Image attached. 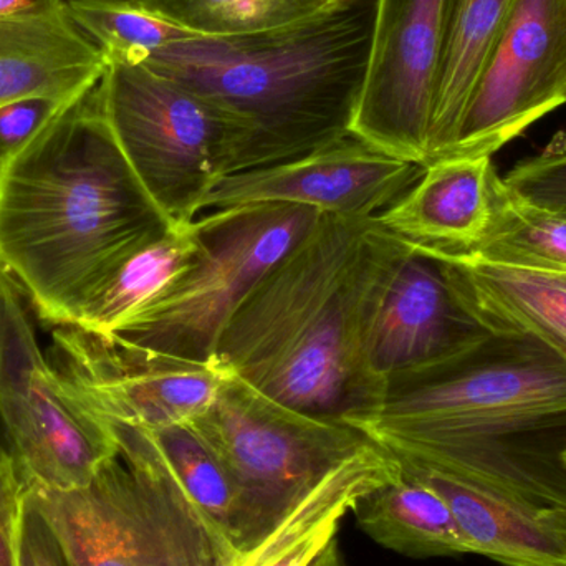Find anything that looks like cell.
<instances>
[{
  "label": "cell",
  "mask_w": 566,
  "mask_h": 566,
  "mask_svg": "<svg viewBox=\"0 0 566 566\" xmlns=\"http://www.w3.org/2000/svg\"><path fill=\"white\" fill-rule=\"evenodd\" d=\"M52 361L103 421L143 429L189 424L212 405L226 376L214 363L145 352L73 326L53 329Z\"/></svg>",
  "instance_id": "obj_12"
},
{
  "label": "cell",
  "mask_w": 566,
  "mask_h": 566,
  "mask_svg": "<svg viewBox=\"0 0 566 566\" xmlns=\"http://www.w3.org/2000/svg\"><path fill=\"white\" fill-rule=\"evenodd\" d=\"M35 3V0H0V19L15 15V13L23 12L30 9Z\"/></svg>",
  "instance_id": "obj_32"
},
{
  "label": "cell",
  "mask_w": 566,
  "mask_h": 566,
  "mask_svg": "<svg viewBox=\"0 0 566 566\" xmlns=\"http://www.w3.org/2000/svg\"><path fill=\"white\" fill-rule=\"evenodd\" d=\"M106 66L65 0H35L30 9L0 19V106L27 96L70 103L98 85Z\"/></svg>",
  "instance_id": "obj_17"
},
{
  "label": "cell",
  "mask_w": 566,
  "mask_h": 566,
  "mask_svg": "<svg viewBox=\"0 0 566 566\" xmlns=\"http://www.w3.org/2000/svg\"><path fill=\"white\" fill-rule=\"evenodd\" d=\"M65 105L46 96H27L0 106V166L17 155Z\"/></svg>",
  "instance_id": "obj_27"
},
{
  "label": "cell",
  "mask_w": 566,
  "mask_h": 566,
  "mask_svg": "<svg viewBox=\"0 0 566 566\" xmlns=\"http://www.w3.org/2000/svg\"><path fill=\"white\" fill-rule=\"evenodd\" d=\"M201 39L268 32L326 9L333 0H129Z\"/></svg>",
  "instance_id": "obj_22"
},
{
  "label": "cell",
  "mask_w": 566,
  "mask_h": 566,
  "mask_svg": "<svg viewBox=\"0 0 566 566\" xmlns=\"http://www.w3.org/2000/svg\"><path fill=\"white\" fill-rule=\"evenodd\" d=\"M188 426L234 482L241 557L261 547L329 472L369 442L346 422L283 405L232 373Z\"/></svg>",
  "instance_id": "obj_6"
},
{
  "label": "cell",
  "mask_w": 566,
  "mask_h": 566,
  "mask_svg": "<svg viewBox=\"0 0 566 566\" xmlns=\"http://www.w3.org/2000/svg\"><path fill=\"white\" fill-rule=\"evenodd\" d=\"M345 422L392 455L538 441L566 429V363L535 339L489 333L441 371Z\"/></svg>",
  "instance_id": "obj_4"
},
{
  "label": "cell",
  "mask_w": 566,
  "mask_h": 566,
  "mask_svg": "<svg viewBox=\"0 0 566 566\" xmlns=\"http://www.w3.org/2000/svg\"><path fill=\"white\" fill-rule=\"evenodd\" d=\"M405 251L375 219L319 212L239 303L211 363L319 418L373 408L366 343Z\"/></svg>",
  "instance_id": "obj_2"
},
{
  "label": "cell",
  "mask_w": 566,
  "mask_h": 566,
  "mask_svg": "<svg viewBox=\"0 0 566 566\" xmlns=\"http://www.w3.org/2000/svg\"><path fill=\"white\" fill-rule=\"evenodd\" d=\"M25 489L15 461L0 446V566H17Z\"/></svg>",
  "instance_id": "obj_28"
},
{
  "label": "cell",
  "mask_w": 566,
  "mask_h": 566,
  "mask_svg": "<svg viewBox=\"0 0 566 566\" xmlns=\"http://www.w3.org/2000/svg\"><path fill=\"white\" fill-rule=\"evenodd\" d=\"M202 251L195 222L165 229L116 269L73 328L103 338L115 335L181 281L198 264Z\"/></svg>",
  "instance_id": "obj_19"
},
{
  "label": "cell",
  "mask_w": 566,
  "mask_h": 566,
  "mask_svg": "<svg viewBox=\"0 0 566 566\" xmlns=\"http://www.w3.org/2000/svg\"><path fill=\"white\" fill-rule=\"evenodd\" d=\"M352 512L366 535L398 554L416 558L469 554L444 499L402 472L398 481L359 497Z\"/></svg>",
  "instance_id": "obj_21"
},
{
  "label": "cell",
  "mask_w": 566,
  "mask_h": 566,
  "mask_svg": "<svg viewBox=\"0 0 566 566\" xmlns=\"http://www.w3.org/2000/svg\"><path fill=\"white\" fill-rule=\"evenodd\" d=\"M0 421L25 492L86 488L119 454L108 422L46 361L30 322L0 368Z\"/></svg>",
  "instance_id": "obj_9"
},
{
  "label": "cell",
  "mask_w": 566,
  "mask_h": 566,
  "mask_svg": "<svg viewBox=\"0 0 566 566\" xmlns=\"http://www.w3.org/2000/svg\"><path fill=\"white\" fill-rule=\"evenodd\" d=\"M415 251L438 262L459 305L485 332L535 339L566 363V274L475 254Z\"/></svg>",
  "instance_id": "obj_16"
},
{
  "label": "cell",
  "mask_w": 566,
  "mask_h": 566,
  "mask_svg": "<svg viewBox=\"0 0 566 566\" xmlns=\"http://www.w3.org/2000/svg\"><path fill=\"white\" fill-rule=\"evenodd\" d=\"M424 166L402 161L349 135L279 165L222 179L201 214L244 206H300L322 214L375 219L395 205Z\"/></svg>",
  "instance_id": "obj_14"
},
{
  "label": "cell",
  "mask_w": 566,
  "mask_h": 566,
  "mask_svg": "<svg viewBox=\"0 0 566 566\" xmlns=\"http://www.w3.org/2000/svg\"><path fill=\"white\" fill-rule=\"evenodd\" d=\"M565 105L566 0H514L444 158H494Z\"/></svg>",
  "instance_id": "obj_10"
},
{
  "label": "cell",
  "mask_w": 566,
  "mask_h": 566,
  "mask_svg": "<svg viewBox=\"0 0 566 566\" xmlns=\"http://www.w3.org/2000/svg\"><path fill=\"white\" fill-rule=\"evenodd\" d=\"M310 566H342L339 565L338 542H336V537L326 545L325 551Z\"/></svg>",
  "instance_id": "obj_31"
},
{
  "label": "cell",
  "mask_w": 566,
  "mask_h": 566,
  "mask_svg": "<svg viewBox=\"0 0 566 566\" xmlns=\"http://www.w3.org/2000/svg\"><path fill=\"white\" fill-rule=\"evenodd\" d=\"M378 0H333L298 22L156 50L139 65L181 82L251 128L241 171L352 135L368 75Z\"/></svg>",
  "instance_id": "obj_3"
},
{
  "label": "cell",
  "mask_w": 566,
  "mask_h": 566,
  "mask_svg": "<svg viewBox=\"0 0 566 566\" xmlns=\"http://www.w3.org/2000/svg\"><path fill=\"white\" fill-rule=\"evenodd\" d=\"M454 0H378L368 75L352 135L426 165L439 63Z\"/></svg>",
  "instance_id": "obj_11"
},
{
  "label": "cell",
  "mask_w": 566,
  "mask_h": 566,
  "mask_svg": "<svg viewBox=\"0 0 566 566\" xmlns=\"http://www.w3.org/2000/svg\"><path fill=\"white\" fill-rule=\"evenodd\" d=\"M19 293V289L13 285V282L0 272V365H2L3 356H6L17 326L25 316Z\"/></svg>",
  "instance_id": "obj_30"
},
{
  "label": "cell",
  "mask_w": 566,
  "mask_h": 566,
  "mask_svg": "<svg viewBox=\"0 0 566 566\" xmlns=\"http://www.w3.org/2000/svg\"><path fill=\"white\" fill-rule=\"evenodd\" d=\"M108 424L119 454L86 488L25 492L69 565H238V548L185 491L148 431Z\"/></svg>",
  "instance_id": "obj_5"
},
{
  "label": "cell",
  "mask_w": 566,
  "mask_h": 566,
  "mask_svg": "<svg viewBox=\"0 0 566 566\" xmlns=\"http://www.w3.org/2000/svg\"><path fill=\"white\" fill-rule=\"evenodd\" d=\"M113 135L172 226L201 216L212 189L241 169L251 128L214 99L139 63L112 62L98 85Z\"/></svg>",
  "instance_id": "obj_7"
},
{
  "label": "cell",
  "mask_w": 566,
  "mask_h": 566,
  "mask_svg": "<svg viewBox=\"0 0 566 566\" xmlns=\"http://www.w3.org/2000/svg\"><path fill=\"white\" fill-rule=\"evenodd\" d=\"M318 214L300 206L268 205L198 216L195 224L205 244L198 264L108 338L171 358L211 363L219 335L239 303Z\"/></svg>",
  "instance_id": "obj_8"
},
{
  "label": "cell",
  "mask_w": 566,
  "mask_h": 566,
  "mask_svg": "<svg viewBox=\"0 0 566 566\" xmlns=\"http://www.w3.org/2000/svg\"><path fill=\"white\" fill-rule=\"evenodd\" d=\"M504 181L522 198L566 212V151H548L515 165Z\"/></svg>",
  "instance_id": "obj_26"
},
{
  "label": "cell",
  "mask_w": 566,
  "mask_h": 566,
  "mask_svg": "<svg viewBox=\"0 0 566 566\" xmlns=\"http://www.w3.org/2000/svg\"><path fill=\"white\" fill-rule=\"evenodd\" d=\"M17 566H70L55 532L29 494H25Z\"/></svg>",
  "instance_id": "obj_29"
},
{
  "label": "cell",
  "mask_w": 566,
  "mask_h": 566,
  "mask_svg": "<svg viewBox=\"0 0 566 566\" xmlns=\"http://www.w3.org/2000/svg\"><path fill=\"white\" fill-rule=\"evenodd\" d=\"M399 468L444 499L469 554L504 566H566L565 505L535 504L401 462Z\"/></svg>",
  "instance_id": "obj_18"
},
{
  "label": "cell",
  "mask_w": 566,
  "mask_h": 566,
  "mask_svg": "<svg viewBox=\"0 0 566 566\" xmlns=\"http://www.w3.org/2000/svg\"><path fill=\"white\" fill-rule=\"evenodd\" d=\"M488 335L459 305L438 262L406 245L366 343L373 408L462 358Z\"/></svg>",
  "instance_id": "obj_13"
},
{
  "label": "cell",
  "mask_w": 566,
  "mask_h": 566,
  "mask_svg": "<svg viewBox=\"0 0 566 566\" xmlns=\"http://www.w3.org/2000/svg\"><path fill=\"white\" fill-rule=\"evenodd\" d=\"M145 431L151 436L196 505L235 547L238 491L218 455L192 431L191 426L178 424Z\"/></svg>",
  "instance_id": "obj_25"
},
{
  "label": "cell",
  "mask_w": 566,
  "mask_h": 566,
  "mask_svg": "<svg viewBox=\"0 0 566 566\" xmlns=\"http://www.w3.org/2000/svg\"><path fill=\"white\" fill-rule=\"evenodd\" d=\"M75 25L106 62L143 63L156 50L201 39L136 7L129 0H65Z\"/></svg>",
  "instance_id": "obj_24"
},
{
  "label": "cell",
  "mask_w": 566,
  "mask_h": 566,
  "mask_svg": "<svg viewBox=\"0 0 566 566\" xmlns=\"http://www.w3.org/2000/svg\"><path fill=\"white\" fill-rule=\"evenodd\" d=\"M512 2L454 0L452 3L432 98L426 165L451 151L469 96Z\"/></svg>",
  "instance_id": "obj_20"
},
{
  "label": "cell",
  "mask_w": 566,
  "mask_h": 566,
  "mask_svg": "<svg viewBox=\"0 0 566 566\" xmlns=\"http://www.w3.org/2000/svg\"><path fill=\"white\" fill-rule=\"evenodd\" d=\"M98 85L0 166V272L53 328L75 326L116 269L172 226L126 161Z\"/></svg>",
  "instance_id": "obj_1"
},
{
  "label": "cell",
  "mask_w": 566,
  "mask_h": 566,
  "mask_svg": "<svg viewBox=\"0 0 566 566\" xmlns=\"http://www.w3.org/2000/svg\"><path fill=\"white\" fill-rule=\"evenodd\" d=\"M562 464H564V468L566 469V446L564 451H562Z\"/></svg>",
  "instance_id": "obj_33"
},
{
  "label": "cell",
  "mask_w": 566,
  "mask_h": 566,
  "mask_svg": "<svg viewBox=\"0 0 566 566\" xmlns=\"http://www.w3.org/2000/svg\"><path fill=\"white\" fill-rule=\"evenodd\" d=\"M492 231L471 254L534 271L566 274V212L534 205L505 182Z\"/></svg>",
  "instance_id": "obj_23"
},
{
  "label": "cell",
  "mask_w": 566,
  "mask_h": 566,
  "mask_svg": "<svg viewBox=\"0 0 566 566\" xmlns=\"http://www.w3.org/2000/svg\"><path fill=\"white\" fill-rule=\"evenodd\" d=\"M505 188L489 156L436 159L375 221L409 248L471 254L492 231Z\"/></svg>",
  "instance_id": "obj_15"
}]
</instances>
